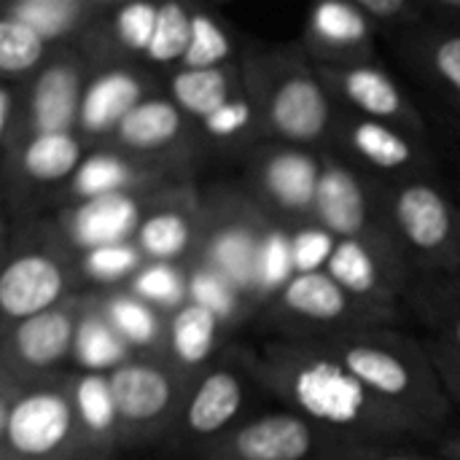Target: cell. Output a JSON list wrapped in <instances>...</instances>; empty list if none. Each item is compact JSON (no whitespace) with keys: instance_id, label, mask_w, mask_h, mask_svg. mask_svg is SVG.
Segmentation results:
<instances>
[{"instance_id":"obj_4","label":"cell","mask_w":460,"mask_h":460,"mask_svg":"<svg viewBox=\"0 0 460 460\" xmlns=\"http://www.w3.org/2000/svg\"><path fill=\"white\" fill-rule=\"evenodd\" d=\"M278 229L243 183L213 186L202 191V229L191 267L216 272L256 310H264V259Z\"/></svg>"},{"instance_id":"obj_26","label":"cell","mask_w":460,"mask_h":460,"mask_svg":"<svg viewBox=\"0 0 460 460\" xmlns=\"http://www.w3.org/2000/svg\"><path fill=\"white\" fill-rule=\"evenodd\" d=\"M162 92L154 84V75L137 65H102L86 84L78 135L89 148L105 146L113 140L119 124L151 94Z\"/></svg>"},{"instance_id":"obj_6","label":"cell","mask_w":460,"mask_h":460,"mask_svg":"<svg viewBox=\"0 0 460 460\" xmlns=\"http://www.w3.org/2000/svg\"><path fill=\"white\" fill-rule=\"evenodd\" d=\"M73 375L13 380L0 375V460H78Z\"/></svg>"},{"instance_id":"obj_1","label":"cell","mask_w":460,"mask_h":460,"mask_svg":"<svg viewBox=\"0 0 460 460\" xmlns=\"http://www.w3.org/2000/svg\"><path fill=\"white\" fill-rule=\"evenodd\" d=\"M245 358L261 391L342 445H426L439 439L310 342L275 337L248 350Z\"/></svg>"},{"instance_id":"obj_41","label":"cell","mask_w":460,"mask_h":460,"mask_svg":"<svg viewBox=\"0 0 460 460\" xmlns=\"http://www.w3.org/2000/svg\"><path fill=\"white\" fill-rule=\"evenodd\" d=\"M377 27L380 38H396L429 22L426 0H356Z\"/></svg>"},{"instance_id":"obj_38","label":"cell","mask_w":460,"mask_h":460,"mask_svg":"<svg viewBox=\"0 0 460 460\" xmlns=\"http://www.w3.org/2000/svg\"><path fill=\"white\" fill-rule=\"evenodd\" d=\"M127 288L159 307L162 313L172 315L175 310L191 302V272L183 264L146 261Z\"/></svg>"},{"instance_id":"obj_15","label":"cell","mask_w":460,"mask_h":460,"mask_svg":"<svg viewBox=\"0 0 460 460\" xmlns=\"http://www.w3.org/2000/svg\"><path fill=\"white\" fill-rule=\"evenodd\" d=\"M345 447L294 410L261 412L240 420L202 450L205 460H334Z\"/></svg>"},{"instance_id":"obj_23","label":"cell","mask_w":460,"mask_h":460,"mask_svg":"<svg viewBox=\"0 0 460 460\" xmlns=\"http://www.w3.org/2000/svg\"><path fill=\"white\" fill-rule=\"evenodd\" d=\"M121 151L194 167V156L202 151L197 124L183 116V111L162 92L146 97L116 129L113 140Z\"/></svg>"},{"instance_id":"obj_32","label":"cell","mask_w":460,"mask_h":460,"mask_svg":"<svg viewBox=\"0 0 460 460\" xmlns=\"http://www.w3.org/2000/svg\"><path fill=\"white\" fill-rule=\"evenodd\" d=\"M243 92V67L240 59L221 67L189 70L181 67L164 81V94L183 111L194 124L205 121L221 105H226L234 94Z\"/></svg>"},{"instance_id":"obj_34","label":"cell","mask_w":460,"mask_h":460,"mask_svg":"<svg viewBox=\"0 0 460 460\" xmlns=\"http://www.w3.org/2000/svg\"><path fill=\"white\" fill-rule=\"evenodd\" d=\"M202 151H253L264 143L259 129V116L253 102L248 100L245 89L234 94L226 105L210 113L205 121L197 124Z\"/></svg>"},{"instance_id":"obj_31","label":"cell","mask_w":460,"mask_h":460,"mask_svg":"<svg viewBox=\"0 0 460 460\" xmlns=\"http://www.w3.org/2000/svg\"><path fill=\"white\" fill-rule=\"evenodd\" d=\"M97 307L116 329V334L132 348L135 356H164L170 318L167 313H162L127 286L113 291H97Z\"/></svg>"},{"instance_id":"obj_2","label":"cell","mask_w":460,"mask_h":460,"mask_svg":"<svg viewBox=\"0 0 460 460\" xmlns=\"http://www.w3.org/2000/svg\"><path fill=\"white\" fill-rule=\"evenodd\" d=\"M353 372L369 391L429 426L447 439L456 429V404L431 361L423 340L404 334L396 326H367L323 340H302Z\"/></svg>"},{"instance_id":"obj_9","label":"cell","mask_w":460,"mask_h":460,"mask_svg":"<svg viewBox=\"0 0 460 460\" xmlns=\"http://www.w3.org/2000/svg\"><path fill=\"white\" fill-rule=\"evenodd\" d=\"M323 178V151L259 143L245 154L243 186L261 205V210L288 232L315 226V199Z\"/></svg>"},{"instance_id":"obj_8","label":"cell","mask_w":460,"mask_h":460,"mask_svg":"<svg viewBox=\"0 0 460 460\" xmlns=\"http://www.w3.org/2000/svg\"><path fill=\"white\" fill-rule=\"evenodd\" d=\"M116 402L121 447L170 439L194 383L164 356H135L108 375Z\"/></svg>"},{"instance_id":"obj_13","label":"cell","mask_w":460,"mask_h":460,"mask_svg":"<svg viewBox=\"0 0 460 460\" xmlns=\"http://www.w3.org/2000/svg\"><path fill=\"white\" fill-rule=\"evenodd\" d=\"M86 154L89 146L78 132L30 135L13 151H5V218H32L49 197H62Z\"/></svg>"},{"instance_id":"obj_46","label":"cell","mask_w":460,"mask_h":460,"mask_svg":"<svg viewBox=\"0 0 460 460\" xmlns=\"http://www.w3.org/2000/svg\"><path fill=\"white\" fill-rule=\"evenodd\" d=\"M78 460H108V458H78Z\"/></svg>"},{"instance_id":"obj_28","label":"cell","mask_w":460,"mask_h":460,"mask_svg":"<svg viewBox=\"0 0 460 460\" xmlns=\"http://www.w3.org/2000/svg\"><path fill=\"white\" fill-rule=\"evenodd\" d=\"M232 329L205 305L189 302L181 310H175L167 318V350L164 358H170L178 369L197 377L210 364H216L221 356V345Z\"/></svg>"},{"instance_id":"obj_5","label":"cell","mask_w":460,"mask_h":460,"mask_svg":"<svg viewBox=\"0 0 460 460\" xmlns=\"http://www.w3.org/2000/svg\"><path fill=\"white\" fill-rule=\"evenodd\" d=\"M81 291L75 253L62 243L51 218H5L0 270L3 326L46 313Z\"/></svg>"},{"instance_id":"obj_21","label":"cell","mask_w":460,"mask_h":460,"mask_svg":"<svg viewBox=\"0 0 460 460\" xmlns=\"http://www.w3.org/2000/svg\"><path fill=\"white\" fill-rule=\"evenodd\" d=\"M380 32L356 0H323L307 13L299 46L321 70L377 62Z\"/></svg>"},{"instance_id":"obj_37","label":"cell","mask_w":460,"mask_h":460,"mask_svg":"<svg viewBox=\"0 0 460 460\" xmlns=\"http://www.w3.org/2000/svg\"><path fill=\"white\" fill-rule=\"evenodd\" d=\"M191 19H194V5L186 3H159V16H156V30L154 40L148 46V54L143 59V67L154 73H164V81L181 70L183 57L191 43Z\"/></svg>"},{"instance_id":"obj_42","label":"cell","mask_w":460,"mask_h":460,"mask_svg":"<svg viewBox=\"0 0 460 460\" xmlns=\"http://www.w3.org/2000/svg\"><path fill=\"white\" fill-rule=\"evenodd\" d=\"M32 135L30 127V108H27V89L19 81L0 84V146L3 154L13 151Z\"/></svg>"},{"instance_id":"obj_29","label":"cell","mask_w":460,"mask_h":460,"mask_svg":"<svg viewBox=\"0 0 460 460\" xmlns=\"http://www.w3.org/2000/svg\"><path fill=\"white\" fill-rule=\"evenodd\" d=\"M73 402L84 458H108L121 447V429L108 375H73Z\"/></svg>"},{"instance_id":"obj_12","label":"cell","mask_w":460,"mask_h":460,"mask_svg":"<svg viewBox=\"0 0 460 460\" xmlns=\"http://www.w3.org/2000/svg\"><path fill=\"white\" fill-rule=\"evenodd\" d=\"M315 226L334 243H399L388 218L385 186L323 148V178L315 199Z\"/></svg>"},{"instance_id":"obj_17","label":"cell","mask_w":460,"mask_h":460,"mask_svg":"<svg viewBox=\"0 0 460 460\" xmlns=\"http://www.w3.org/2000/svg\"><path fill=\"white\" fill-rule=\"evenodd\" d=\"M251 383L256 380L251 375L245 353L240 361L218 358L216 364H210L194 377L170 439L181 442L183 447L208 450L240 420H245L243 412Z\"/></svg>"},{"instance_id":"obj_48","label":"cell","mask_w":460,"mask_h":460,"mask_svg":"<svg viewBox=\"0 0 460 460\" xmlns=\"http://www.w3.org/2000/svg\"><path fill=\"white\" fill-rule=\"evenodd\" d=\"M458 199H460V197H458Z\"/></svg>"},{"instance_id":"obj_33","label":"cell","mask_w":460,"mask_h":460,"mask_svg":"<svg viewBox=\"0 0 460 460\" xmlns=\"http://www.w3.org/2000/svg\"><path fill=\"white\" fill-rule=\"evenodd\" d=\"M132 348L116 334V329L108 323V318L97 307V294L92 307L78 323L75 348H73V372H89V375H111L127 361H132Z\"/></svg>"},{"instance_id":"obj_24","label":"cell","mask_w":460,"mask_h":460,"mask_svg":"<svg viewBox=\"0 0 460 460\" xmlns=\"http://www.w3.org/2000/svg\"><path fill=\"white\" fill-rule=\"evenodd\" d=\"M402 67L460 121V27L426 22L412 32L388 38Z\"/></svg>"},{"instance_id":"obj_14","label":"cell","mask_w":460,"mask_h":460,"mask_svg":"<svg viewBox=\"0 0 460 460\" xmlns=\"http://www.w3.org/2000/svg\"><path fill=\"white\" fill-rule=\"evenodd\" d=\"M97 291H81L62 305L3 326L0 375L13 380H35L73 372V348L78 323L92 307Z\"/></svg>"},{"instance_id":"obj_16","label":"cell","mask_w":460,"mask_h":460,"mask_svg":"<svg viewBox=\"0 0 460 460\" xmlns=\"http://www.w3.org/2000/svg\"><path fill=\"white\" fill-rule=\"evenodd\" d=\"M350 296L396 323L404 310V294L415 278L399 243H364L340 240L334 243L323 267Z\"/></svg>"},{"instance_id":"obj_22","label":"cell","mask_w":460,"mask_h":460,"mask_svg":"<svg viewBox=\"0 0 460 460\" xmlns=\"http://www.w3.org/2000/svg\"><path fill=\"white\" fill-rule=\"evenodd\" d=\"M199 229L202 191L191 181H181L154 197L135 234V245L140 248L146 261L191 267L199 245Z\"/></svg>"},{"instance_id":"obj_10","label":"cell","mask_w":460,"mask_h":460,"mask_svg":"<svg viewBox=\"0 0 460 460\" xmlns=\"http://www.w3.org/2000/svg\"><path fill=\"white\" fill-rule=\"evenodd\" d=\"M280 337L323 340L367 326H394L356 296H350L326 270L294 272L264 305Z\"/></svg>"},{"instance_id":"obj_47","label":"cell","mask_w":460,"mask_h":460,"mask_svg":"<svg viewBox=\"0 0 460 460\" xmlns=\"http://www.w3.org/2000/svg\"><path fill=\"white\" fill-rule=\"evenodd\" d=\"M202 460H205V458H202Z\"/></svg>"},{"instance_id":"obj_36","label":"cell","mask_w":460,"mask_h":460,"mask_svg":"<svg viewBox=\"0 0 460 460\" xmlns=\"http://www.w3.org/2000/svg\"><path fill=\"white\" fill-rule=\"evenodd\" d=\"M54 54V46L27 22L0 16V75L3 81H30Z\"/></svg>"},{"instance_id":"obj_30","label":"cell","mask_w":460,"mask_h":460,"mask_svg":"<svg viewBox=\"0 0 460 460\" xmlns=\"http://www.w3.org/2000/svg\"><path fill=\"white\" fill-rule=\"evenodd\" d=\"M105 0H11L3 13H11L38 30L54 49L81 43L100 22Z\"/></svg>"},{"instance_id":"obj_43","label":"cell","mask_w":460,"mask_h":460,"mask_svg":"<svg viewBox=\"0 0 460 460\" xmlns=\"http://www.w3.org/2000/svg\"><path fill=\"white\" fill-rule=\"evenodd\" d=\"M334 460H453L445 450L431 453L420 445H358L345 447Z\"/></svg>"},{"instance_id":"obj_39","label":"cell","mask_w":460,"mask_h":460,"mask_svg":"<svg viewBox=\"0 0 460 460\" xmlns=\"http://www.w3.org/2000/svg\"><path fill=\"white\" fill-rule=\"evenodd\" d=\"M234 59V43L226 27L221 24L218 16H213L205 8H194L191 19V43L183 57L181 67L189 70H202V67H221L232 65Z\"/></svg>"},{"instance_id":"obj_3","label":"cell","mask_w":460,"mask_h":460,"mask_svg":"<svg viewBox=\"0 0 460 460\" xmlns=\"http://www.w3.org/2000/svg\"><path fill=\"white\" fill-rule=\"evenodd\" d=\"M243 89L256 108L264 143L326 148L337 100L299 43L248 51L240 59Z\"/></svg>"},{"instance_id":"obj_27","label":"cell","mask_w":460,"mask_h":460,"mask_svg":"<svg viewBox=\"0 0 460 460\" xmlns=\"http://www.w3.org/2000/svg\"><path fill=\"white\" fill-rule=\"evenodd\" d=\"M404 313L431 345L460 356V275H415L404 294Z\"/></svg>"},{"instance_id":"obj_20","label":"cell","mask_w":460,"mask_h":460,"mask_svg":"<svg viewBox=\"0 0 460 460\" xmlns=\"http://www.w3.org/2000/svg\"><path fill=\"white\" fill-rule=\"evenodd\" d=\"M321 70V67H318ZM329 92L334 94L337 105L361 113L375 121L394 124L426 143H431V129L418 108V102L410 97V92L388 73L383 65H356V67H337V70H321Z\"/></svg>"},{"instance_id":"obj_44","label":"cell","mask_w":460,"mask_h":460,"mask_svg":"<svg viewBox=\"0 0 460 460\" xmlns=\"http://www.w3.org/2000/svg\"><path fill=\"white\" fill-rule=\"evenodd\" d=\"M426 348H429L431 361H434V367H437V372H439V377L445 383L447 396L453 399V404L460 410V356L453 353V350H447V348L431 345V342H426Z\"/></svg>"},{"instance_id":"obj_25","label":"cell","mask_w":460,"mask_h":460,"mask_svg":"<svg viewBox=\"0 0 460 460\" xmlns=\"http://www.w3.org/2000/svg\"><path fill=\"white\" fill-rule=\"evenodd\" d=\"M159 191L162 189L73 202V205L57 208L51 221L62 237V243L73 253H84L89 248L113 245V243H129V240H135V234Z\"/></svg>"},{"instance_id":"obj_19","label":"cell","mask_w":460,"mask_h":460,"mask_svg":"<svg viewBox=\"0 0 460 460\" xmlns=\"http://www.w3.org/2000/svg\"><path fill=\"white\" fill-rule=\"evenodd\" d=\"M181 181H191V167L162 159H146L116 146H97L89 148L84 164L65 186L59 208L97 197L156 191Z\"/></svg>"},{"instance_id":"obj_7","label":"cell","mask_w":460,"mask_h":460,"mask_svg":"<svg viewBox=\"0 0 460 460\" xmlns=\"http://www.w3.org/2000/svg\"><path fill=\"white\" fill-rule=\"evenodd\" d=\"M391 229L415 275H460V199L439 175L385 186Z\"/></svg>"},{"instance_id":"obj_18","label":"cell","mask_w":460,"mask_h":460,"mask_svg":"<svg viewBox=\"0 0 460 460\" xmlns=\"http://www.w3.org/2000/svg\"><path fill=\"white\" fill-rule=\"evenodd\" d=\"M97 67L102 65L84 43L54 49L49 62L24 81L32 135L78 132L84 92Z\"/></svg>"},{"instance_id":"obj_40","label":"cell","mask_w":460,"mask_h":460,"mask_svg":"<svg viewBox=\"0 0 460 460\" xmlns=\"http://www.w3.org/2000/svg\"><path fill=\"white\" fill-rule=\"evenodd\" d=\"M189 272H191V302L213 310L229 329L240 326L248 315L256 313V307L216 272L205 267H191Z\"/></svg>"},{"instance_id":"obj_11","label":"cell","mask_w":460,"mask_h":460,"mask_svg":"<svg viewBox=\"0 0 460 460\" xmlns=\"http://www.w3.org/2000/svg\"><path fill=\"white\" fill-rule=\"evenodd\" d=\"M326 151L337 154L383 186L439 175L431 143L394 124L353 113L342 105H337V119Z\"/></svg>"},{"instance_id":"obj_35","label":"cell","mask_w":460,"mask_h":460,"mask_svg":"<svg viewBox=\"0 0 460 460\" xmlns=\"http://www.w3.org/2000/svg\"><path fill=\"white\" fill-rule=\"evenodd\" d=\"M146 256L129 243H113V245H100L89 248L84 253H75V267L84 291H113L124 288L132 283V278L143 270Z\"/></svg>"},{"instance_id":"obj_45","label":"cell","mask_w":460,"mask_h":460,"mask_svg":"<svg viewBox=\"0 0 460 460\" xmlns=\"http://www.w3.org/2000/svg\"><path fill=\"white\" fill-rule=\"evenodd\" d=\"M442 450H445L453 460H460V429H456V431L445 439Z\"/></svg>"}]
</instances>
